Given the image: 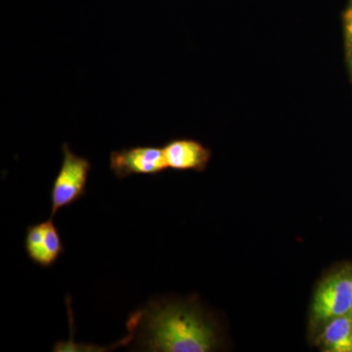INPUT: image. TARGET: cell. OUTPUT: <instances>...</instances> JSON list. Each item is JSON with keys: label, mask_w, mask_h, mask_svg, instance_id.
Segmentation results:
<instances>
[{"label": "cell", "mask_w": 352, "mask_h": 352, "mask_svg": "<svg viewBox=\"0 0 352 352\" xmlns=\"http://www.w3.org/2000/svg\"><path fill=\"white\" fill-rule=\"evenodd\" d=\"M126 327L145 351L208 352L217 346L214 325L196 308L179 303H149L131 315Z\"/></svg>", "instance_id": "1"}, {"label": "cell", "mask_w": 352, "mask_h": 352, "mask_svg": "<svg viewBox=\"0 0 352 352\" xmlns=\"http://www.w3.org/2000/svg\"><path fill=\"white\" fill-rule=\"evenodd\" d=\"M62 151L63 162L51 190V217L85 196L91 170V164L87 157L76 155L67 143H64Z\"/></svg>", "instance_id": "2"}, {"label": "cell", "mask_w": 352, "mask_h": 352, "mask_svg": "<svg viewBox=\"0 0 352 352\" xmlns=\"http://www.w3.org/2000/svg\"><path fill=\"white\" fill-rule=\"evenodd\" d=\"M352 314V270L338 271L319 285L311 305L316 324Z\"/></svg>", "instance_id": "3"}, {"label": "cell", "mask_w": 352, "mask_h": 352, "mask_svg": "<svg viewBox=\"0 0 352 352\" xmlns=\"http://www.w3.org/2000/svg\"><path fill=\"white\" fill-rule=\"evenodd\" d=\"M110 168L124 179L133 175H157L168 166L163 148L139 146L111 153Z\"/></svg>", "instance_id": "4"}, {"label": "cell", "mask_w": 352, "mask_h": 352, "mask_svg": "<svg viewBox=\"0 0 352 352\" xmlns=\"http://www.w3.org/2000/svg\"><path fill=\"white\" fill-rule=\"evenodd\" d=\"M25 248L29 258L41 267H51L56 263L64 245L53 217L28 227Z\"/></svg>", "instance_id": "5"}, {"label": "cell", "mask_w": 352, "mask_h": 352, "mask_svg": "<svg viewBox=\"0 0 352 352\" xmlns=\"http://www.w3.org/2000/svg\"><path fill=\"white\" fill-rule=\"evenodd\" d=\"M166 164L176 170H204L210 159V151L197 141L178 139L163 148Z\"/></svg>", "instance_id": "6"}, {"label": "cell", "mask_w": 352, "mask_h": 352, "mask_svg": "<svg viewBox=\"0 0 352 352\" xmlns=\"http://www.w3.org/2000/svg\"><path fill=\"white\" fill-rule=\"evenodd\" d=\"M319 336L318 344L329 352H352L351 314L326 322Z\"/></svg>", "instance_id": "7"}, {"label": "cell", "mask_w": 352, "mask_h": 352, "mask_svg": "<svg viewBox=\"0 0 352 352\" xmlns=\"http://www.w3.org/2000/svg\"><path fill=\"white\" fill-rule=\"evenodd\" d=\"M344 25H346L347 38L352 39V2L344 15Z\"/></svg>", "instance_id": "8"}, {"label": "cell", "mask_w": 352, "mask_h": 352, "mask_svg": "<svg viewBox=\"0 0 352 352\" xmlns=\"http://www.w3.org/2000/svg\"><path fill=\"white\" fill-rule=\"evenodd\" d=\"M349 67H351V71L352 74V39H349Z\"/></svg>", "instance_id": "9"}, {"label": "cell", "mask_w": 352, "mask_h": 352, "mask_svg": "<svg viewBox=\"0 0 352 352\" xmlns=\"http://www.w3.org/2000/svg\"><path fill=\"white\" fill-rule=\"evenodd\" d=\"M351 325H352V314H351Z\"/></svg>", "instance_id": "10"}]
</instances>
